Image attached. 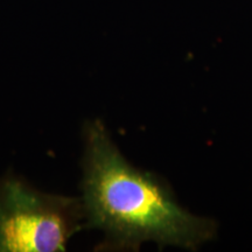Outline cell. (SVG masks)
I'll return each mask as SVG.
<instances>
[{
  "label": "cell",
  "instance_id": "1",
  "mask_svg": "<svg viewBox=\"0 0 252 252\" xmlns=\"http://www.w3.org/2000/svg\"><path fill=\"white\" fill-rule=\"evenodd\" d=\"M81 181L84 229H98L100 251H138L145 242L196 251L219 225L178 202L165 180L125 159L99 119L84 126Z\"/></svg>",
  "mask_w": 252,
  "mask_h": 252
},
{
  "label": "cell",
  "instance_id": "2",
  "mask_svg": "<svg viewBox=\"0 0 252 252\" xmlns=\"http://www.w3.org/2000/svg\"><path fill=\"white\" fill-rule=\"evenodd\" d=\"M84 229L81 198L46 194L23 179H0V252H59Z\"/></svg>",
  "mask_w": 252,
  "mask_h": 252
}]
</instances>
